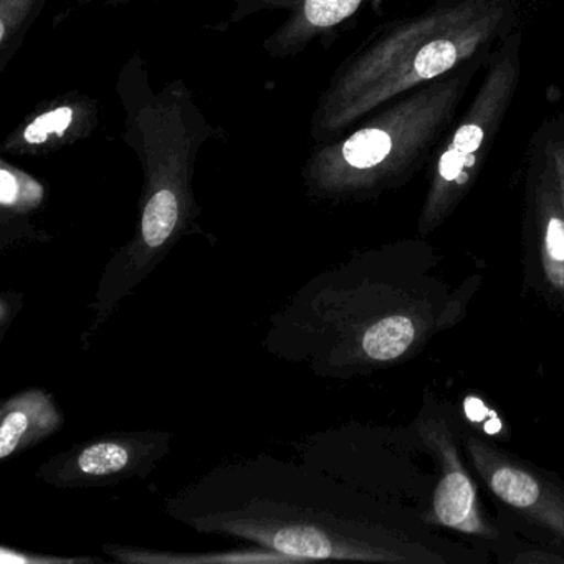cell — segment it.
<instances>
[{
	"label": "cell",
	"instance_id": "cell-13",
	"mask_svg": "<svg viewBox=\"0 0 564 564\" xmlns=\"http://www.w3.org/2000/svg\"><path fill=\"white\" fill-rule=\"evenodd\" d=\"M484 141V130L477 124H464L455 133L451 150L441 158L438 176L447 186L462 187L470 180L468 171L474 166V153Z\"/></svg>",
	"mask_w": 564,
	"mask_h": 564
},
{
	"label": "cell",
	"instance_id": "cell-10",
	"mask_svg": "<svg viewBox=\"0 0 564 564\" xmlns=\"http://www.w3.org/2000/svg\"><path fill=\"white\" fill-rule=\"evenodd\" d=\"M64 424V412L45 389H24L11 395L0 408V460L35 447L57 434Z\"/></svg>",
	"mask_w": 564,
	"mask_h": 564
},
{
	"label": "cell",
	"instance_id": "cell-15",
	"mask_svg": "<svg viewBox=\"0 0 564 564\" xmlns=\"http://www.w3.org/2000/svg\"><path fill=\"white\" fill-rule=\"evenodd\" d=\"M457 61V48L447 41H435L425 45L415 58V72L422 80H431L451 70Z\"/></svg>",
	"mask_w": 564,
	"mask_h": 564
},
{
	"label": "cell",
	"instance_id": "cell-8",
	"mask_svg": "<svg viewBox=\"0 0 564 564\" xmlns=\"http://www.w3.org/2000/svg\"><path fill=\"white\" fill-rule=\"evenodd\" d=\"M524 289L564 316V206L546 191L534 199L524 227Z\"/></svg>",
	"mask_w": 564,
	"mask_h": 564
},
{
	"label": "cell",
	"instance_id": "cell-4",
	"mask_svg": "<svg viewBox=\"0 0 564 564\" xmlns=\"http://www.w3.org/2000/svg\"><path fill=\"white\" fill-rule=\"evenodd\" d=\"M305 464L366 494L424 518L435 484L432 457L415 431L351 424L308 435L299 445Z\"/></svg>",
	"mask_w": 564,
	"mask_h": 564
},
{
	"label": "cell",
	"instance_id": "cell-3",
	"mask_svg": "<svg viewBox=\"0 0 564 564\" xmlns=\"http://www.w3.org/2000/svg\"><path fill=\"white\" fill-rule=\"evenodd\" d=\"M143 90L141 97L123 91L127 138L144 171L140 223L105 267L90 303L94 322L82 335L84 349L90 348L118 306L189 232L200 213L191 181L197 151L210 137L209 124L183 85H167L160 95L151 94L148 84Z\"/></svg>",
	"mask_w": 564,
	"mask_h": 564
},
{
	"label": "cell",
	"instance_id": "cell-16",
	"mask_svg": "<svg viewBox=\"0 0 564 564\" xmlns=\"http://www.w3.org/2000/svg\"><path fill=\"white\" fill-rule=\"evenodd\" d=\"M22 305H24V299H22V295H19V293H2V299H0V326H2V335L0 336H2V338H4L6 332H8L12 319L15 318Z\"/></svg>",
	"mask_w": 564,
	"mask_h": 564
},
{
	"label": "cell",
	"instance_id": "cell-6",
	"mask_svg": "<svg viewBox=\"0 0 564 564\" xmlns=\"http://www.w3.org/2000/svg\"><path fill=\"white\" fill-rule=\"evenodd\" d=\"M462 444L495 517L564 553V478L475 431L462 429Z\"/></svg>",
	"mask_w": 564,
	"mask_h": 564
},
{
	"label": "cell",
	"instance_id": "cell-2",
	"mask_svg": "<svg viewBox=\"0 0 564 564\" xmlns=\"http://www.w3.org/2000/svg\"><path fill=\"white\" fill-rule=\"evenodd\" d=\"M484 275L452 280L429 243L405 240L352 253L313 276L273 313L267 352L322 379L405 365L460 325Z\"/></svg>",
	"mask_w": 564,
	"mask_h": 564
},
{
	"label": "cell",
	"instance_id": "cell-5",
	"mask_svg": "<svg viewBox=\"0 0 564 564\" xmlns=\"http://www.w3.org/2000/svg\"><path fill=\"white\" fill-rule=\"evenodd\" d=\"M435 467V484L424 521L464 538L495 557L503 533L485 508L477 475L462 444V427L448 402L425 392L414 421Z\"/></svg>",
	"mask_w": 564,
	"mask_h": 564
},
{
	"label": "cell",
	"instance_id": "cell-14",
	"mask_svg": "<svg viewBox=\"0 0 564 564\" xmlns=\"http://www.w3.org/2000/svg\"><path fill=\"white\" fill-rule=\"evenodd\" d=\"M42 0H0V55L4 67L15 45L24 37Z\"/></svg>",
	"mask_w": 564,
	"mask_h": 564
},
{
	"label": "cell",
	"instance_id": "cell-12",
	"mask_svg": "<svg viewBox=\"0 0 564 564\" xmlns=\"http://www.w3.org/2000/svg\"><path fill=\"white\" fill-rule=\"evenodd\" d=\"M362 0H300L289 21L267 42L275 55H289L305 47L316 34L336 28L355 14Z\"/></svg>",
	"mask_w": 564,
	"mask_h": 564
},
{
	"label": "cell",
	"instance_id": "cell-1",
	"mask_svg": "<svg viewBox=\"0 0 564 564\" xmlns=\"http://www.w3.org/2000/svg\"><path fill=\"white\" fill-rule=\"evenodd\" d=\"M200 534L250 541L289 560L488 564L494 557L421 514L312 465L272 455L217 465L164 501Z\"/></svg>",
	"mask_w": 564,
	"mask_h": 564
},
{
	"label": "cell",
	"instance_id": "cell-9",
	"mask_svg": "<svg viewBox=\"0 0 564 564\" xmlns=\"http://www.w3.org/2000/svg\"><path fill=\"white\" fill-rule=\"evenodd\" d=\"M97 105L82 95L58 98L12 131L4 150L14 154H39L67 147L91 133L97 124Z\"/></svg>",
	"mask_w": 564,
	"mask_h": 564
},
{
	"label": "cell",
	"instance_id": "cell-7",
	"mask_svg": "<svg viewBox=\"0 0 564 564\" xmlns=\"http://www.w3.org/2000/svg\"><path fill=\"white\" fill-rule=\"evenodd\" d=\"M167 431H120L74 445L37 468V478L62 490L113 487L147 478L173 448Z\"/></svg>",
	"mask_w": 564,
	"mask_h": 564
},
{
	"label": "cell",
	"instance_id": "cell-11",
	"mask_svg": "<svg viewBox=\"0 0 564 564\" xmlns=\"http://www.w3.org/2000/svg\"><path fill=\"white\" fill-rule=\"evenodd\" d=\"M45 189L31 174L2 161L0 167V249H8L21 240L44 242L51 236H42L24 220L41 209Z\"/></svg>",
	"mask_w": 564,
	"mask_h": 564
}]
</instances>
